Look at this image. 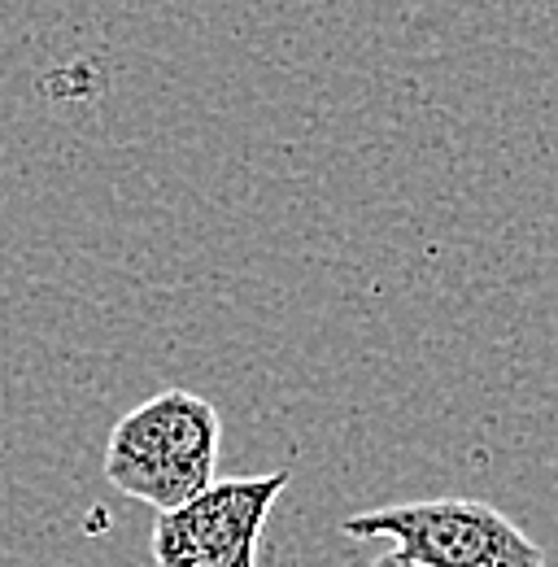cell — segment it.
<instances>
[{"mask_svg":"<svg viewBox=\"0 0 558 567\" xmlns=\"http://www.w3.org/2000/svg\"><path fill=\"white\" fill-rule=\"evenodd\" d=\"M223 420L202 393L162 389L127 411L105 441V481L144 506L175 511L214 485Z\"/></svg>","mask_w":558,"mask_h":567,"instance_id":"6da1fadb","label":"cell"},{"mask_svg":"<svg viewBox=\"0 0 558 567\" xmlns=\"http://www.w3.org/2000/svg\"><path fill=\"white\" fill-rule=\"evenodd\" d=\"M349 537H389L427 567H546L541 546L480 497H427L341 519Z\"/></svg>","mask_w":558,"mask_h":567,"instance_id":"7a4b0ae2","label":"cell"},{"mask_svg":"<svg viewBox=\"0 0 558 567\" xmlns=\"http://www.w3.org/2000/svg\"><path fill=\"white\" fill-rule=\"evenodd\" d=\"M288 489V472L227 476L153 524L157 567H258L262 533Z\"/></svg>","mask_w":558,"mask_h":567,"instance_id":"3957f363","label":"cell"},{"mask_svg":"<svg viewBox=\"0 0 558 567\" xmlns=\"http://www.w3.org/2000/svg\"><path fill=\"white\" fill-rule=\"evenodd\" d=\"M371 567H427V564H418V559H411V555H402V550H389V555H380Z\"/></svg>","mask_w":558,"mask_h":567,"instance_id":"277c9868","label":"cell"}]
</instances>
